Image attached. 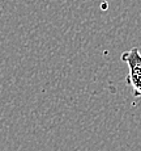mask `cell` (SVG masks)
<instances>
[{
    "instance_id": "1",
    "label": "cell",
    "mask_w": 141,
    "mask_h": 151,
    "mask_svg": "<svg viewBox=\"0 0 141 151\" xmlns=\"http://www.w3.org/2000/svg\"><path fill=\"white\" fill-rule=\"evenodd\" d=\"M120 59L127 63L128 76L127 83L132 87L135 95L141 96V53L137 47L131 49L120 55Z\"/></svg>"
}]
</instances>
